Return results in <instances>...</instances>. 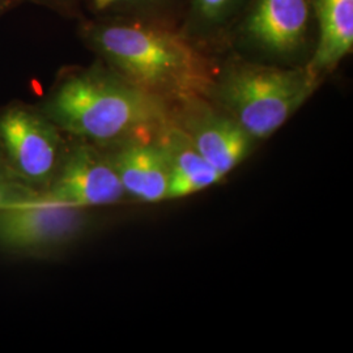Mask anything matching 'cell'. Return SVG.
<instances>
[{
    "instance_id": "6da1fadb",
    "label": "cell",
    "mask_w": 353,
    "mask_h": 353,
    "mask_svg": "<svg viewBox=\"0 0 353 353\" xmlns=\"http://www.w3.org/2000/svg\"><path fill=\"white\" fill-rule=\"evenodd\" d=\"M38 106L65 137L106 150L128 140L152 139L169 123L166 101L103 63L64 72Z\"/></svg>"
},
{
    "instance_id": "7a4b0ae2",
    "label": "cell",
    "mask_w": 353,
    "mask_h": 353,
    "mask_svg": "<svg viewBox=\"0 0 353 353\" xmlns=\"http://www.w3.org/2000/svg\"><path fill=\"white\" fill-rule=\"evenodd\" d=\"M80 34L102 63L164 101H192L212 85L205 58L170 30L112 17L83 20Z\"/></svg>"
},
{
    "instance_id": "3957f363",
    "label": "cell",
    "mask_w": 353,
    "mask_h": 353,
    "mask_svg": "<svg viewBox=\"0 0 353 353\" xmlns=\"http://www.w3.org/2000/svg\"><path fill=\"white\" fill-rule=\"evenodd\" d=\"M316 84L306 68L240 64L223 77L220 96L229 115L252 140L267 139L299 110Z\"/></svg>"
},
{
    "instance_id": "277c9868",
    "label": "cell",
    "mask_w": 353,
    "mask_h": 353,
    "mask_svg": "<svg viewBox=\"0 0 353 353\" xmlns=\"http://www.w3.org/2000/svg\"><path fill=\"white\" fill-rule=\"evenodd\" d=\"M67 140L38 105L12 101L0 108V150L11 174L42 194L63 159Z\"/></svg>"
},
{
    "instance_id": "5b68a950",
    "label": "cell",
    "mask_w": 353,
    "mask_h": 353,
    "mask_svg": "<svg viewBox=\"0 0 353 353\" xmlns=\"http://www.w3.org/2000/svg\"><path fill=\"white\" fill-rule=\"evenodd\" d=\"M92 225L89 210L37 199L0 211V252L49 256L81 240Z\"/></svg>"
},
{
    "instance_id": "8992f818",
    "label": "cell",
    "mask_w": 353,
    "mask_h": 353,
    "mask_svg": "<svg viewBox=\"0 0 353 353\" xmlns=\"http://www.w3.org/2000/svg\"><path fill=\"white\" fill-rule=\"evenodd\" d=\"M126 198L108 150L74 139L67 141L58 172L38 201L90 210L118 204Z\"/></svg>"
},
{
    "instance_id": "52a82bcc",
    "label": "cell",
    "mask_w": 353,
    "mask_h": 353,
    "mask_svg": "<svg viewBox=\"0 0 353 353\" xmlns=\"http://www.w3.org/2000/svg\"><path fill=\"white\" fill-rule=\"evenodd\" d=\"M108 150L128 198L144 203L168 201L170 169L154 138L128 140Z\"/></svg>"
},
{
    "instance_id": "ba28073f",
    "label": "cell",
    "mask_w": 353,
    "mask_h": 353,
    "mask_svg": "<svg viewBox=\"0 0 353 353\" xmlns=\"http://www.w3.org/2000/svg\"><path fill=\"white\" fill-rule=\"evenodd\" d=\"M309 21V0H256L248 33L265 50L288 54L303 43Z\"/></svg>"
},
{
    "instance_id": "9c48e42d",
    "label": "cell",
    "mask_w": 353,
    "mask_h": 353,
    "mask_svg": "<svg viewBox=\"0 0 353 353\" xmlns=\"http://www.w3.org/2000/svg\"><path fill=\"white\" fill-rule=\"evenodd\" d=\"M183 130L203 159L224 176L246 159L252 148L250 135L230 115L198 113Z\"/></svg>"
},
{
    "instance_id": "30bf717a",
    "label": "cell",
    "mask_w": 353,
    "mask_h": 353,
    "mask_svg": "<svg viewBox=\"0 0 353 353\" xmlns=\"http://www.w3.org/2000/svg\"><path fill=\"white\" fill-rule=\"evenodd\" d=\"M154 140L163 148L170 169L168 199L196 194L224 178L203 159L183 128L166 123L159 130Z\"/></svg>"
},
{
    "instance_id": "8fae6325",
    "label": "cell",
    "mask_w": 353,
    "mask_h": 353,
    "mask_svg": "<svg viewBox=\"0 0 353 353\" xmlns=\"http://www.w3.org/2000/svg\"><path fill=\"white\" fill-rule=\"evenodd\" d=\"M319 39L306 71L316 81L352 51L353 0H316Z\"/></svg>"
},
{
    "instance_id": "7c38bea8",
    "label": "cell",
    "mask_w": 353,
    "mask_h": 353,
    "mask_svg": "<svg viewBox=\"0 0 353 353\" xmlns=\"http://www.w3.org/2000/svg\"><path fill=\"white\" fill-rule=\"evenodd\" d=\"M141 0H79L77 12H81L84 20L122 17L127 10L139 4Z\"/></svg>"
},
{
    "instance_id": "4fadbf2b",
    "label": "cell",
    "mask_w": 353,
    "mask_h": 353,
    "mask_svg": "<svg viewBox=\"0 0 353 353\" xmlns=\"http://www.w3.org/2000/svg\"><path fill=\"white\" fill-rule=\"evenodd\" d=\"M39 194L12 176H0V211L36 202Z\"/></svg>"
},
{
    "instance_id": "5bb4252c",
    "label": "cell",
    "mask_w": 353,
    "mask_h": 353,
    "mask_svg": "<svg viewBox=\"0 0 353 353\" xmlns=\"http://www.w3.org/2000/svg\"><path fill=\"white\" fill-rule=\"evenodd\" d=\"M234 0H195L196 8L203 17L216 19L232 6Z\"/></svg>"
},
{
    "instance_id": "9a60e30c",
    "label": "cell",
    "mask_w": 353,
    "mask_h": 353,
    "mask_svg": "<svg viewBox=\"0 0 353 353\" xmlns=\"http://www.w3.org/2000/svg\"><path fill=\"white\" fill-rule=\"evenodd\" d=\"M41 7H46L52 11L61 13H76L79 7V0H24Z\"/></svg>"
},
{
    "instance_id": "2e32d148",
    "label": "cell",
    "mask_w": 353,
    "mask_h": 353,
    "mask_svg": "<svg viewBox=\"0 0 353 353\" xmlns=\"http://www.w3.org/2000/svg\"><path fill=\"white\" fill-rule=\"evenodd\" d=\"M23 3L26 1L24 0H0V17H3L6 13L12 11Z\"/></svg>"
},
{
    "instance_id": "e0dca14e",
    "label": "cell",
    "mask_w": 353,
    "mask_h": 353,
    "mask_svg": "<svg viewBox=\"0 0 353 353\" xmlns=\"http://www.w3.org/2000/svg\"><path fill=\"white\" fill-rule=\"evenodd\" d=\"M0 176H8L14 178V176L11 174L8 166L6 164V160H4V156H3V153H1V150H0ZM14 179H16V178H14Z\"/></svg>"
}]
</instances>
